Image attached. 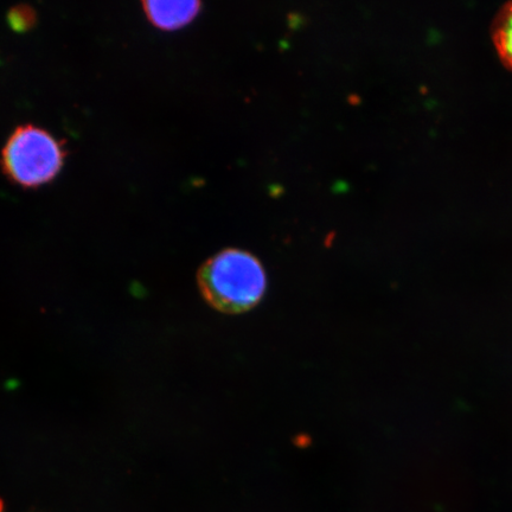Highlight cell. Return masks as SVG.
<instances>
[{
	"label": "cell",
	"mask_w": 512,
	"mask_h": 512,
	"mask_svg": "<svg viewBox=\"0 0 512 512\" xmlns=\"http://www.w3.org/2000/svg\"><path fill=\"white\" fill-rule=\"evenodd\" d=\"M144 14L153 27L171 31L185 27L200 14L202 4L195 0L183 2H144Z\"/></svg>",
	"instance_id": "obj_3"
},
{
	"label": "cell",
	"mask_w": 512,
	"mask_h": 512,
	"mask_svg": "<svg viewBox=\"0 0 512 512\" xmlns=\"http://www.w3.org/2000/svg\"><path fill=\"white\" fill-rule=\"evenodd\" d=\"M4 511V505H3V502L0 501V512H3Z\"/></svg>",
	"instance_id": "obj_6"
},
{
	"label": "cell",
	"mask_w": 512,
	"mask_h": 512,
	"mask_svg": "<svg viewBox=\"0 0 512 512\" xmlns=\"http://www.w3.org/2000/svg\"><path fill=\"white\" fill-rule=\"evenodd\" d=\"M66 145L53 133L34 124L19 125L0 155V168L9 181L24 189H37L60 175L66 163Z\"/></svg>",
	"instance_id": "obj_2"
},
{
	"label": "cell",
	"mask_w": 512,
	"mask_h": 512,
	"mask_svg": "<svg viewBox=\"0 0 512 512\" xmlns=\"http://www.w3.org/2000/svg\"><path fill=\"white\" fill-rule=\"evenodd\" d=\"M10 28L17 32H25L34 28L37 23V12L29 5H16L9 10Z\"/></svg>",
	"instance_id": "obj_4"
},
{
	"label": "cell",
	"mask_w": 512,
	"mask_h": 512,
	"mask_svg": "<svg viewBox=\"0 0 512 512\" xmlns=\"http://www.w3.org/2000/svg\"><path fill=\"white\" fill-rule=\"evenodd\" d=\"M497 46L503 59L512 66V5L505 11L497 31Z\"/></svg>",
	"instance_id": "obj_5"
},
{
	"label": "cell",
	"mask_w": 512,
	"mask_h": 512,
	"mask_svg": "<svg viewBox=\"0 0 512 512\" xmlns=\"http://www.w3.org/2000/svg\"><path fill=\"white\" fill-rule=\"evenodd\" d=\"M198 284L216 310L242 313L260 303L267 277L256 256L242 249H224L210 258L198 273Z\"/></svg>",
	"instance_id": "obj_1"
}]
</instances>
